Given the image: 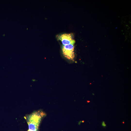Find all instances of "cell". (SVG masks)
I'll return each mask as SVG.
<instances>
[{
	"label": "cell",
	"mask_w": 131,
	"mask_h": 131,
	"mask_svg": "<svg viewBox=\"0 0 131 131\" xmlns=\"http://www.w3.org/2000/svg\"><path fill=\"white\" fill-rule=\"evenodd\" d=\"M46 115L42 111L38 110L35 111L27 116L26 118L29 129L38 131L41 122Z\"/></svg>",
	"instance_id": "obj_1"
},
{
	"label": "cell",
	"mask_w": 131,
	"mask_h": 131,
	"mask_svg": "<svg viewBox=\"0 0 131 131\" xmlns=\"http://www.w3.org/2000/svg\"><path fill=\"white\" fill-rule=\"evenodd\" d=\"M62 50L64 56L67 59L74 61L75 57L74 45L69 44L62 46Z\"/></svg>",
	"instance_id": "obj_2"
},
{
	"label": "cell",
	"mask_w": 131,
	"mask_h": 131,
	"mask_svg": "<svg viewBox=\"0 0 131 131\" xmlns=\"http://www.w3.org/2000/svg\"><path fill=\"white\" fill-rule=\"evenodd\" d=\"M57 36L58 39L61 41L63 45L69 44L74 45L75 42L72 34L64 33L59 35Z\"/></svg>",
	"instance_id": "obj_3"
},
{
	"label": "cell",
	"mask_w": 131,
	"mask_h": 131,
	"mask_svg": "<svg viewBox=\"0 0 131 131\" xmlns=\"http://www.w3.org/2000/svg\"><path fill=\"white\" fill-rule=\"evenodd\" d=\"M27 131H33L31 130L28 129V130Z\"/></svg>",
	"instance_id": "obj_4"
}]
</instances>
